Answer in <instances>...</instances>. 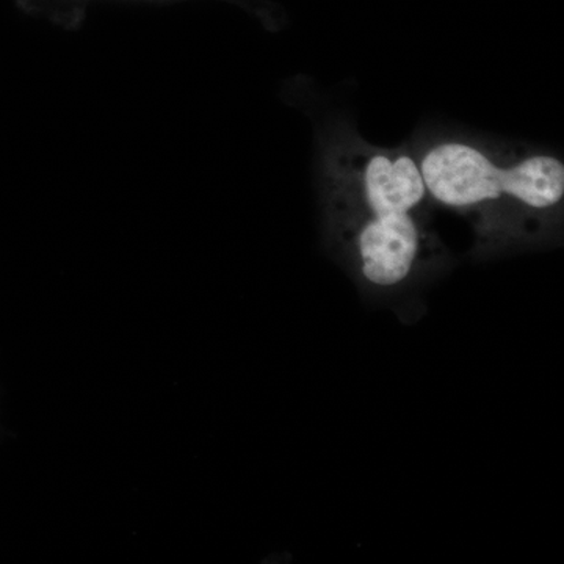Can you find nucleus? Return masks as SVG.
<instances>
[{
	"label": "nucleus",
	"mask_w": 564,
	"mask_h": 564,
	"mask_svg": "<svg viewBox=\"0 0 564 564\" xmlns=\"http://www.w3.org/2000/svg\"><path fill=\"white\" fill-rule=\"evenodd\" d=\"M410 144L432 203L470 217L485 242L562 215L564 163L554 152L456 129H422Z\"/></svg>",
	"instance_id": "obj_1"
},
{
	"label": "nucleus",
	"mask_w": 564,
	"mask_h": 564,
	"mask_svg": "<svg viewBox=\"0 0 564 564\" xmlns=\"http://www.w3.org/2000/svg\"><path fill=\"white\" fill-rule=\"evenodd\" d=\"M318 182L322 199L369 214L423 215L432 204L410 141L377 147L344 118L318 137Z\"/></svg>",
	"instance_id": "obj_2"
},
{
	"label": "nucleus",
	"mask_w": 564,
	"mask_h": 564,
	"mask_svg": "<svg viewBox=\"0 0 564 564\" xmlns=\"http://www.w3.org/2000/svg\"><path fill=\"white\" fill-rule=\"evenodd\" d=\"M326 215L351 254L364 281L395 288L410 280L432 251V236L423 215L369 214L345 204L325 202Z\"/></svg>",
	"instance_id": "obj_3"
},
{
	"label": "nucleus",
	"mask_w": 564,
	"mask_h": 564,
	"mask_svg": "<svg viewBox=\"0 0 564 564\" xmlns=\"http://www.w3.org/2000/svg\"><path fill=\"white\" fill-rule=\"evenodd\" d=\"M31 9L40 10L52 22L70 28L79 24L91 0H24ZM170 2V0H166Z\"/></svg>",
	"instance_id": "obj_4"
}]
</instances>
